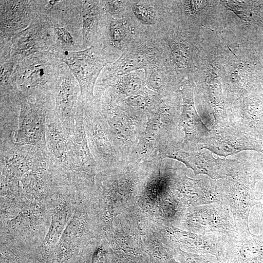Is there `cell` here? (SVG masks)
Returning a JSON list of instances; mask_svg holds the SVG:
<instances>
[{
    "label": "cell",
    "instance_id": "4fadbf2b",
    "mask_svg": "<svg viewBox=\"0 0 263 263\" xmlns=\"http://www.w3.org/2000/svg\"><path fill=\"white\" fill-rule=\"evenodd\" d=\"M46 147L48 157L57 167L80 169L72 136L53 110H50L47 115Z\"/></svg>",
    "mask_w": 263,
    "mask_h": 263
},
{
    "label": "cell",
    "instance_id": "5bb4252c",
    "mask_svg": "<svg viewBox=\"0 0 263 263\" xmlns=\"http://www.w3.org/2000/svg\"><path fill=\"white\" fill-rule=\"evenodd\" d=\"M209 132L199 146L218 155L227 156L242 150H253L263 153V141L247 133L224 127Z\"/></svg>",
    "mask_w": 263,
    "mask_h": 263
},
{
    "label": "cell",
    "instance_id": "4dcf8cb0",
    "mask_svg": "<svg viewBox=\"0 0 263 263\" xmlns=\"http://www.w3.org/2000/svg\"><path fill=\"white\" fill-rule=\"evenodd\" d=\"M257 176L258 180H263V170H256Z\"/></svg>",
    "mask_w": 263,
    "mask_h": 263
},
{
    "label": "cell",
    "instance_id": "7c38bea8",
    "mask_svg": "<svg viewBox=\"0 0 263 263\" xmlns=\"http://www.w3.org/2000/svg\"><path fill=\"white\" fill-rule=\"evenodd\" d=\"M159 225L171 249L182 247L195 253L225 257L228 236L224 234H197L181 229L167 222H162Z\"/></svg>",
    "mask_w": 263,
    "mask_h": 263
},
{
    "label": "cell",
    "instance_id": "83f0119b",
    "mask_svg": "<svg viewBox=\"0 0 263 263\" xmlns=\"http://www.w3.org/2000/svg\"><path fill=\"white\" fill-rule=\"evenodd\" d=\"M102 9L106 14L113 17L129 16L131 9V1L104 0L100 1Z\"/></svg>",
    "mask_w": 263,
    "mask_h": 263
},
{
    "label": "cell",
    "instance_id": "ba28073f",
    "mask_svg": "<svg viewBox=\"0 0 263 263\" xmlns=\"http://www.w3.org/2000/svg\"><path fill=\"white\" fill-rule=\"evenodd\" d=\"M162 49L154 30L139 34L121 50L122 55L108 67L107 74L119 75L144 70L164 55Z\"/></svg>",
    "mask_w": 263,
    "mask_h": 263
},
{
    "label": "cell",
    "instance_id": "3957f363",
    "mask_svg": "<svg viewBox=\"0 0 263 263\" xmlns=\"http://www.w3.org/2000/svg\"><path fill=\"white\" fill-rule=\"evenodd\" d=\"M76 79L80 88L79 98L84 106L92 102L96 80L102 69L111 62L109 54L99 46L91 45L78 51H63L58 55Z\"/></svg>",
    "mask_w": 263,
    "mask_h": 263
},
{
    "label": "cell",
    "instance_id": "f546056e",
    "mask_svg": "<svg viewBox=\"0 0 263 263\" xmlns=\"http://www.w3.org/2000/svg\"><path fill=\"white\" fill-rule=\"evenodd\" d=\"M56 41L63 48H69L74 45L73 38L68 30L63 27H54Z\"/></svg>",
    "mask_w": 263,
    "mask_h": 263
},
{
    "label": "cell",
    "instance_id": "603a6c76",
    "mask_svg": "<svg viewBox=\"0 0 263 263\" xmlns=\"http://www.w3.org/2000/svg\"><path fill=\"white\" fill-rule=\"evenodd\" d=\"M146 86L160 95L167 96L173 94L175 85L167 76L164 56L144 70Z\"/></svg>",
    "mask_w": 263,
    "mask_h": 263
},
{
    "label": "cell",
    "instance_id": "8fae6325",
    "mask_svg": "<svg viewBox=\"0 0 263 263\" xmlns=\"http://www.w3.org/2000/svg\"><path fill=\"white\" fill-rule=\"evenodd\" d=\"M55 38L54 27L49 21L35 19L28 27L12 36L8 62L17 63L36 53L52 52Z\"/></svg>",
    "mask_w": 263,
    "mask_h": 263
},
{
    "label": "cell",
    "instance_id": "44dd1931",
    "mask_svg": "<svg viewBox=\"0 0 263 263\" xmlns=\"http://www.w3.org/2000/svg\"><path fill=\"white\" fill-rule=\"evenodd\" d=\"M162 95L145 87L118 105L132 117L147 121Z\"/></svg>",
    "mask_w": 263,
    "mask_h": 263
},
{
    "label": "cell",
    "instance_id": "f1b7e54d",
    "mask_svg": "<svg viewBox=\"0 0 263 263\" xmlns=\"http://www.w3.org/2000/svg\"><path fill=\"white\" fill-rule=\"evenodd\" d=\"M15 65L16 63L14 62H6L1 66L0 94L18 91L14 88L11 81Z\"/></svg>",
    "mask_w": 263,
    "mask_h": 263
},
{
    "label": "cell",
    "instance_id": "ffe728a7",
    "mask_svg": "<svg viewBox=\"0 0 263 263\" xmlns=\"http://www.w3.org/2000/svg\"><path fill=\"white\" fill-rule=\"evenodd\" d=\"M84 105L78 100L74 133L72 136L80 168L84 172L94 176L96 172L95 161L89 147L84 129Z\"/></svg>",
    "mask_w": 263,
    "mask_h": 263
},
{
    "label": "cell",
    "instance_id": "d4e9b609",
    "mask_svg": "<svg viewBox=\"0 0 263 263\" xmlns=\"http://www.w3.org/2000/svg\"><path fill=\"white\" fill-rule=\"evenodd\" d=\"M100 1H82L81 34L86 44L91 42L100 15Z\"/></svg>",
    "mask_w": 263,
    "mask_h": 263
},
{
    "label": "cell",
    "instance_id": "7402d4cb",
    "mask_svg": "<svg viewBox=\"0 0 263 263\" xmlns=\"http://www.w3.org/2000/svg\"><path fill=\"white\" fill-rule=\"evenodd\" d=\"M47 156L38 148L24 145L18 147L13 153L0 156L1 167L7 170L22 171L35 168Z\"/></svg>",
    "mask_w": 263,
    "mask_h": 263
},
{
    "label": "cell",
    "instance_id": "e0dca14e",
    "mask_svg": "<svg viewBox=\"0 0 263 263\" xmlns=\"http://www.w3.org/2000/svg\"><path fill=\"white\" fill-rule=\"evenodd\" d=\"M225 257L233 263H263V234L248 230L228 236Z\"/></svg>",
    "mask_w": 263,
    "mask_h": 263
},
{
    "label": "cell",
    "instance_id": "4316f807",
    "mask_svg": "<svg viewBox=\"0 0 263 263\" xmlns=\"http://www.w3.org/2000/svg\"><path fill=\"white\" fill-rule=\"evenodd\" d=\"M259 203L254 206L251 210L248 219L249 230L263 234V187L259 191Z\"/></svg>",
    "mask_w": 263,
    "mask_h": 263
},
{
    "label": "cell",
    "instance_id": "277c9868",
    "mask_svg": "<svg viewBox=\"0 0 263 263\" xmlns=\"http://www.w3.org/2000/svg\"><path fill=\"white\" fill-rule=\"evenodd\" d=\"M169 188L181 205L187 208L206 204H226L219 179L207 176L199 179L189 178L186 170L170 165Z\"/></svg>",
    "mask_w": 263,
    "mask_h": 263
},
{
    "label": "cell",
    "instance_id": "6da1fadb",
    "mask_svg": "<svg viewBox=\"0 0 263 263\" xmlns=\"http://www.w3.org/2000/svg\"><path fill=\"white\" fill-rule=\"evenodd\" d=\"M59 71L56 54L36 53L16 63L11 81L25 96L55 102Z\"/></svg>",
    "mask_w": 263,
    "mask_h": 263
},
{
    "label": "cell",
    "instance_id": "5b68a950",
    "mask_svg": "<svg viewBox=\"0 0 263 263\" xmlns=\"http://www.w3.org/2000/svg\"><path fill=\"white\" fill-rule=\"evenodd\" d=\"M219 179L224 198L232 213L237 232L249 230L250 213L260 202L255 193V184L259 181L256 170L249 171L247 168L234 177Z\"/></svg>",
    "mask_w": 263,
    "mask_h": 263
},
{
    "label": "cell",
    "instance_id": "ac0fdd59",
    "mask_svg": "<svg viewBox=\"0 0 263 263\" xmlns=\"http://www.w3.org/2000/svg\"><path fill=\"white\" fill-rule=\"evenodd\" d=\"M147 87L145 74L142 70L119 75L106 74L95 87L94 92L106 91L117 104Z\"/></svg>",
    "mask_w": 263,
    "mask_h": 263
},
{
    "label": "cell",
    "instance_id": "30bf717a",
    "mask_svg": "<svg viewBox=\"0 0 263 263\" xmlns=\"http://www.w3.org/2000/svg\"><path fill=\"white\" fill-rule=\"evenodd\" d=\"M83 122L97 172L127 164L113 146L100 114L91 103L85 106Z\"/></svg>",
    "mask_w": 263,
    "mask_h": 263
},
{
    "label": "cell",
    "instance_id": "cb8c5ba5",
    "mask_svg": "<svg viewBox=\"0 0 263 263\" xmlns=\"http://www.w3.org/2000/svg\"><path fill=\"white\" fill-rule=\"evenodd\" d=\"M129 17H113L109 19L108 36L110 44L120 50L136 36Z\"/></svg>",
    "mask_w": 263,
    "mask_h": 263
},
{
    "label": "cell",
    "instance_id": "d6986e66",
    "mask_svg": "<svg viewBox=\"0 0 263 263\" xmlns=\"http://www.w3.org/2000/svg\"><path fill=\"white\" fill-rule=\"evenodd\" d=\"M32 2L29 0L0 1L1 38L12 37L30 25L35 19L33 18Z\"/></svg>",
    "mask_w": 263,
    "mask_h": 263
},
{
    "label": "cell",
    "instance_id": "484cf974",
    "mask_svg": "<svg viewBox=\"0 0 263 263\" xmlns=\"http://www.w3.org/2000/svg\"><path fill=\"white\" fill-rule=\"evenodd\" d=\"M131 1V10L135 17L146 25H157L159 22V1Z\"/></svg>",
    "mask_w": 263,
    "mask_h": 263
},
{
    "label": "cell",
    "instance_id": "2e32d148",
    "mask_svg": "<svg viewBox=\"0 0 263 263\" xmlns=\"http://www.w3.org/2000/svg\"><path fill=\"white\" fill-rule=\"evenodd\" d=\"M79 92L78 83L70 70L59 72L53 110L72 136L75 130Z\"/></svg>",
    "mask_w": 263,
    "mask_h": 263
},
{
    "label": "cell",
    "instance_id": "9c48e42d",
    "mask_svg": "<svg viewBox=\"0 0 263 263\" xmlns=\"http://www.w3.org/2000/svg\"><path fill=\"white\" fill-rule=\"evenodd\" d=\"M160 158L176 160L192 169L195 175L205 174L214 180L234 177L246 167L244 163L234 159H216L207 150L186 151L173 144L161 152Z\"/></svg>",
    "mask_w": 263,
    "mask_h": 263
},
{
    "label": "cell",
    "instance_id": "52a82bcc",
    "mask_svg": "<svg viewBox=\"0 0 263 263\" xmlns=\"http://www.w3.org/2000/svg\"><path fill=\"white\" fill-rule=\"evenodd\" d=\"M55 103L20 95L19 125L16 136L17 147L31 145L39 149L47 156L46 126L48 112Z\"/></svg>",
    "mask_w": 263,
    "mask_h": 263
},
{
    "label": "cell",
    "instance_id": "9a60e30c",
    "mask_svg": "<svg viewBox=\"0 0 263 263\" xmlns=\"http://www.w3.org/2000/svg\"><path fill=\"white\" fill-rule=\"evenodd\" d=\"M181 93L183 105L179 127L183 138L180 149L186 151H195L209 133L195 110L191 86L184 85Z\"/></svg>",
    "mask_w": 263,
    "mask_h": 263
},
{
    "label": "cell",
    "instance_id": "8992f818",
    "mask_svg": "<svg viewBox=\"0 0 263 263\" xmlns=\"http://www.w3.org/2000/svg\"><path fill=\"white\" fill-rule=\"evenodd\" d=\"M174 226L202 234L220 233L231 237L238 232L230 209L225 203L188 207Z\"/></svg>",
    "mask_w": 263,
    "mask_h": 263
},
{
    "label": "cell",
    "instance_id": "7a4b0ae2",
    "mask_svg": "<svg viewBox=\"0 0 263 263\" xmlns=\"http://www.w3.org/2000/svg\"><path fill=\"white\" fill-rule=\"evenodd\" d=\"M91 104L100 114L115 148L128 164L147 121L131 116L111 100L105 90L95 93Z\"/></svg>",
    "mask_w": 263,
    "mask_h": 263
}]
</instances>
